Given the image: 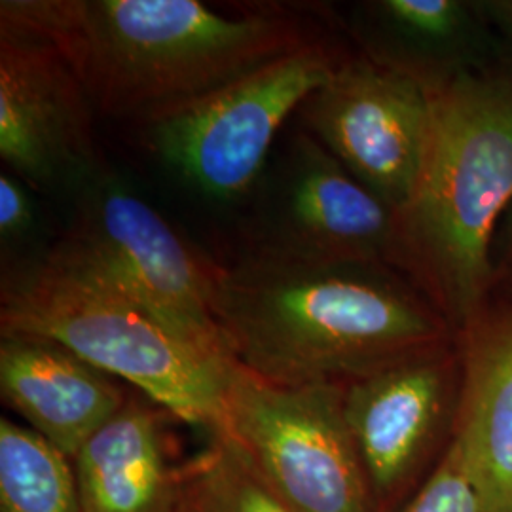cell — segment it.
<instances>
[{"label": "cell", "mask_w": 512, "mask_h": 512, "mask_svg": "<svg viewBox=\"0 0 512 512\" xmlns=\"http://www.w3.org/2000/svg\"><path fill=\"white\" fill-rule=\"evenodd\" d=\"M338 63L308 40L148 122V145L205 196L234 200L255 184L285 120Z\"/></svg>", "instance_id": "6"}, {"label": "cell", "mask_w": 512, "mask_h": 512, "mask_svg": "<svg viewBox=\"0 0 512 512\" xmlns=\"http://www.w3.org/2000/svg\"><path fill=\"white\" fill-rule=\"evenodd\" d=\"M287 512H374L344 385L268 384L241 366L219 433Z\"/></svg>", "instance_id": "5"}, {"label": "cell", "mask_w": 512, "mask_h": 512, "mask_svg": "<svg viewBox=\"0 0 512 512\" xmlns=\"http://www.w3.org/2000/svg\"><path fill=\"white\" fill-rule=\"evenodd\" d=\"M35 224V209L29 192L16 177H0V238L6 243L21 239Z\"/></svg>", "instance_id": "19"}, {"label": "cell", "mask_w": 512, "mask_h": 512, "mask_svg": "<svg viewBox=\"0 0 512 512\" xmlns=\"http://www.w3.org/2000/svg\"><path fill=\"white\" fill-rule=\"evenodd\" d=\"M420 183L399 215L395 264L448 325L467 330L494 283L495 236L512 203V78L459 76L433 92Z\"/></svg>", "instance_id": "3"}, {"label": "cell", "mask_w": 512, "mask_h": 512, "mask_svg": "<svg viewBox=\"0 0 512 512\" xmlns=\"http://www.w3.org/2000/svg\"><path fill=\"white\" fill-rule=\"evenodd\" d=\"M0 393L27 427L71 459L128 401L107 372L29 334L0 338Z\"/></svg>", "instance_id": "13"}, {"label": "cell", "mask_w": 512, "mask_h": 512, "mask_svg": "<svg viewBox=\"0 0 512 512\" xmlns=\"http://www.w3.org/2000/svg\"><path fill=\"white\" fill-rule=\"evenodd\" d=\"M0 23L54 46L93 110L147 124L310 40L281 12L198 0H2Z\"/></svg>", "instance_id": "2"}, {"label": "cell", "mask_w": 512, "mask_h": 512, "mask_svg": "<svg viewBox=\"0 0 512 512\" xmlns=\"http://www.w3.org/2000/svg\"><path fill=\"white\" fill-rule=\"evenodd\" d=\"M450 387L442 344L344 385V412L374 501L397 494L439 429Z\"/></svg>", "instance_id": "11"}, {"label": "cell", "mask_w": 512, "mask_h": 512, "mask_svg": "<svg viewBox=\"0 0 512 512\" xmlns=\"http://www.w3.org/2000/svg\"><path fill=\"white\" fill-rule=\"evenodd\" d=\"M0 330L54 340L167 414L211 435L222 429L238 363L52 251L4 275Z\"/></svg>", "instance_id": "4"}, {"label": "cell", "mask_w": 512, "mask_h": 512, "mask_svg": "<svg viewBox=\"0 0 512 512\" xmlns=\"http://www.w3.org/2000/svg\"><path fill=\"white\" fill-rule=\"evenodd\" d=\"M497 255V264L501 270L509 277V283L512 287V203L509 211L499 224L497 236H495L494 262Z\"/></svg>", "instance_id": "21"}, {"label": "cell", "mask_w": 512, "mask_h": 512, "mask_svg": "<svg viewBox=\"0 0 512 512\" xmlns=\"http://www.w3.org/2000/svg\"><path fill=\"white\" fill-rule=\"evenodd\" d=\"M258 255L391 264L399 217L310 133L287 148L258 205Z\"/></svg>", "instance_id": "9"}, {"label": "cell", "mask_w": 512, "mask_h": 512, "mask_svg": "<svg viewBox=\"0 0 512 512\" xmlns=\"http://www.w3.org/2000/svg\"><path fill=\"white\" fill-rule=\"evenodd\" d=\"M82 512H173L179 471L169 461L160 412L143 399L124 406L73 458Z\"/></svg>", "instance_id": "15"}, {"label": "cell", "mask_w": 512, "mask_h": 512, "mask_svg": "<svg viewBox=\"0 0 512 512\" xmlns=\"http://www.w3.org/2000/svg\"><path fill=\"white\" fill-rule=\"evenodd\" d=\"M433 110L429 88L366 55L340 61L300 107L311 137L397 217L420 183Z\"/></svg>", "instance_id": "8"}, {"label": "cell", "mask_w": 512, "mask_h": 512, "mask_svg": "<svg viewBox=\"0 0 512 512\" xmlns=\"http://www.w3.org/2000/svg\"><path fill=\"white\" fill-rule=\"evenodd\" d=\"M211 308L234 361L285 387L349 384L439 346L450 327L391 264L258 253L215 268Z\"/></svg>", "instance_id": "1"}, {"label": "cell", "mask_w": 512, "mask_h": 512, "mask_svg": "<svg viewBox=\"0 0 512 512\" xmlns=\"http://www.w3.org/2000/svg\"><path fill=\"white\" fill-rule=\"evenodd\" d=\"M93 105L63 55L0 23V156L37 188L95 175Z\"/></svg>", "instance_id": "10"}, {"label": "cell", "mask_w": 512, "mask_h": 512, "mask_svg": "<svg viewBox=\"0 0 512 512\" xmlns=\"http://www.w3.org/2000/svg\"><path fill=\"white\" fill-rule=\"evenodd\" d=\"M173 512H287L238 450L211 435L203 452L181 465Z\"/></svg>", "instance_id": "17"}, {"label": "cell", "mask_w": 512, "mask_h": 512, "mask_svg": "<svg viewBox=\"0 0 512 512\" xmlns=\"http://www.w3.org/2000/svg\"><path fill=\"white\" fill-rule=\"evenodd\" d=\"M366 57L431 92L459 76L503 69V50L480 2L376 0L359 12Z\"/></svg>", "instance_id": "12"}, {"label": "cell", "mask_w": 512, "mask_h": 512, "mask_svg": "<svg viewBox=\"0 0 512 512\" xmlns=\"http://www.w3.org/2000/svg\"><path fill=\"white\" fill-rule=\"evenodd\" d=\"M484 10L503 50V69L512 78V0H482Z\"/></svg>", "instance_id": "20"}, {"label": "cell", "mask_w": 512, "mask_h": 512, "mask_svg": "<svg viewBox=\"0 0 512 512\" xmlns=\"http://www.w3.org/2000/svg\"><path fill=\"white\" fill-rule=\"evenodd\" d=\"M454 439L490 512H512V302L467 327Z\"/></svg>", "instance_id": "14"}, {"label": "cell", "mask_w": 512, "mask_h": 512, "mask_svg": "<svg viewBox=\"0 0 512 512\" xmlns=\"http://www.w3.org/2000/svg\"><path fill=\"white\" fill-rule=\"evenodd\" d=\"M52 253L101 275L198 344L232 357L211 308L217 266L124 186L95 179Z\"/></svg>", "instance_id": "7"}, {"label": "cell", "mask_w": 512, "mask_h": 512, "mask_svg": "<svg viewBox=\"0 0 512 512\" xmlns=\"http://www.w3.org/2000/svg\"><path fill=\"white\" fill-rule=\"evenodd\" d=\"M0 512H82L73 459L8 418L0 420Z\"/></svg>", "instance_id": "16"}, {"label": "cell", "mask_w": 512, "mask_h": 512, "mask_svg": "<svg viewBox=\"0 0 512 512\" xmlns=\"http://www.w3.org/2000/svg\"><path fill=\"white\" fill-rule=\"evenodd\" d=\"M395 512H490L471 476L450 446L435 473L404 507Z\"/></svg>", "instance_id": "18"}]
</instances>
